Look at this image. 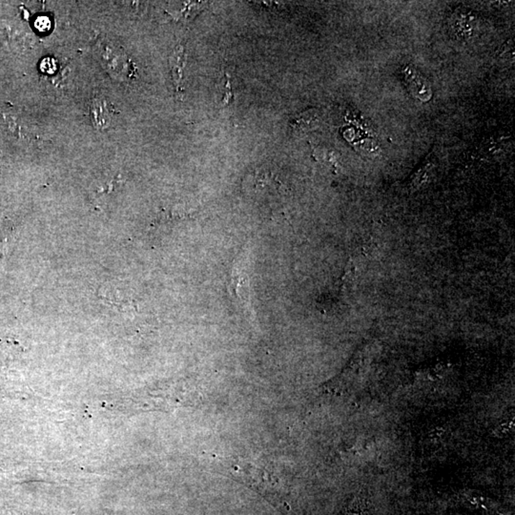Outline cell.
I'll return each instance as SVG.
<instances>
[{
	"label": "cell",
	"mask_w": 515,
	"mask_h": 515,
	"mask_svg": "<svg viewBox=\"0 0 515 515\" xmlns=\"http://www.w3.org/2000/svg\"><path fill=\"white\" fill-rule=\"evenodd\" d=\"M172 64V73H173V79L177 88H179L180 82L182 79V69L185 65V54L184 49L182 46H179L175 50L173 56L171 58Z\"/></svg>",
	"instance_id": "5"
},
{
	"label": "cell",
	"mask_w": 515,
	"mask_h": 515,
	"mask_svg": "<svg viewBox=\"0 0 515 515\" xmlns=\"http://www.w3.org/2000/svg\"><path fill=\"white\" fill-rule=\"evenodd\" d=\"M90 116L95 127L104 129L108 127L112 120L115 110L112 105L108 104L105 100L95 97L90 102Z\"/></svg>",
	"instance_id": "3"
},
{
	"label": "cell",
	"mask_w": 515,
	"mask_h": 515,
	"mask_svg": "<svg viewBox=\"0 0 515 515\" xmlns=\"http://www.w3.org/2000/svg\"><path fill=\"white\" fill-rule=\"evenodd\" d=\"M370 514V504L367 498L362 496L355 497L354 500L350 502L342 514L340 515H368Z\"/></svg>",
	"instance_id": "6"
},
{
	"label": "cell",
	"mask_w": 515,
	"mask_h": 515,
	"mask_svg": "<svg viewBox=\"0 0 515 515\" xmlns=\"http://www.w3.org/2000/svg\"><path fill=\"white\" fill-rule=\"evenodd\" d=\"M228 475L241 481L257 493L267 497L275 505H283V488L278 484L279 479L270 475L269 471L251 464H232L225 467Z\"/></svg>",
	"instance_id": "1"
},
{
	"label": "cell",
	"mask_w": 515,
	"mask_h": 515,
	"mask_svg": "<svg viewBox=\"0 0 515 515\" xmlns=\"http://www.w3.org/2000/svg\"><path fill=\"white\" fill-rule=\"evenodd\" d=\"M320 122L321 118L318 110L309 109L293 118L291 120V127L294 129L296 132L306 133L318 127Z\"/></svg>",
	"instance_id": "4"
},
{
	"label": "cell",
	"mask_w": 515,
	"mask_h": 515,
	"mask_svg": "<svg viewBox=\"0 0 515 515\" xmlns=\"http://www.w3.org/2000/svg\"><path fill=\"white\" fill-rule=\"evenodd\" d=\"M403 74L412 96L421 102H427L431 100V86L427 79H425L423 74L419 73L414 67L411 65L404 67Z\"/></svg>",
	"instance_id": "2"
},
{
	"label": "cell",
	"mask_w": 515,
	"mask_h": 515,
	"mask_svg": "<svg viewBox=\"0 0 515 515\" xmlns=\"http://www.w3.org/2000/svg\"><path fill=\"white\" fill-rule=\"evenodd\" d=\"M225 95H223V99L221 100V105L223 106H228V105L230 104V102L232 100H234L233 93H232V88H231V84H230V77H229V74L228 73L225 74Z\"/></svg>",
	"instance_id": "7"
}]
</instances>
